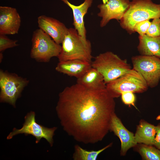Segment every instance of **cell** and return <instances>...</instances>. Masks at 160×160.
Wrapping results in <instances>:
<instances>
[{
    "label": "cell",
    "instance_id": "6da1fadb",
    "mask_svg": "<svg viewBox=\"0 0 160 160\" xmlns=\"http://www.w3.org/2000/svg\"><path fill=\"white\" fill-rule=\"evenodd\" d=\"M114 98L106 87L94 89L76 83L59 94L56 111L64 130L85 144L102 140L115 113Z\"/></svg>",
    "mask_w": 160,
    "mask_h": 160
},
{
    "label": "cell",
    "instance_id": "7a4b0ae2",
    "mask_svg": "<svg viewBox=\"0 0 160 160\" xmlns=\"http://www.w3.org/2000/svg\"><path fill=\"white\" fill-rule=\"evenodd\" d=\"M160 18V4L151 0H132L120 20L121 27L130 34L135 33L133 28L137 23Z\"/></svg>",
    "mask_w": 160,
    "mask_h": 160
},
{
    "label": "cell",
    "instance_id": "3957f363",
    "mask_svg": "<svg viewBox=\"0 0 160 160\" xmlns=\"http://www.w3.org/2000/svg\"><path fill=\"white\" fill-rule=\"evenodd\" d=\"M60 52L57 57L59 61L78 59L91 63V42L85 40L74 28H68L62 43Z\"/></svg>",
    "mask_w": 160,
    "mask_h": 160
},
{
    "label": "cell",
    "instance_id": "277c9868",
    "mask_svg": "<svg viewBox=\"0 0 160 160\" xmlns=\"http://www.w3.org/2000/svg\"><path fill=\"white\" fill-rule=\"evenodd\" d=\"M92 67L102 75L106 84L124 75L131 68L126 59L111 51L100 53L91 62Z\"/></svg>",
    "mask_w": 160,
    "mask_h": 160
},
{
    "label": "cell",
    "instance_id": "5b68a950",
    "mask_svg": "<svg viewBox=\"0 0 160 160\" xmlns=\"http://www.w3.org/2000/svg\"><path fill=\"white\" fill-rule=\"evenodd\" d=\"M31 42L30 57L37 62H48L57 57L61 50V46L40 28L33 32Z\"/></svg>",
    "mask_w": 160,
    "mask_h": 160
},
{
    "label": "cell",
    "instance_id": "8992f818",
    "mask_svg": "<svg viewBox=\"0 0 160 160\" xmlns=\"http://www.w3.org/2000/svg\"><path fill=\"white\" fill-rule=\"evenodd\" d=\"M148 87L142 76L133 68L106 84L107 90L114 98L119 97L124 92L142 93Z\"/></svg>",
    "mask_w": 160,
    "mask_h": 160
},
{
    "label": "cell",
    "instance_id": "52a82bcc",
    "mask_svg": "<svg viewBox=\"0 0 160 160\" xmlns=\"http://www.w3.org/2000/svg\"><path fill=\"white\" fill-rule=\"evenodd\" d=\"M29 80L15 73L0 70V100L15 106L17 99L20 96Z\"/></svg>",
    "mask_w": 160,
    "mask_h": 160
},
{
    "label": "cell",
    "instance_id": "ba28073f",
    "mask_svg": "<svg viewBox=\"0 0 160 160\" xmlns=\"http://www.w3.org/2000/svg\"><path fill=\"white\" fill-rule=\"evenodd\" d=\"M133 68L143 77L148 87L154 88L160 80V58L153 56L139 55L131 58Z\"/></svg>",
    "mask_w": 160,
    "mask_h": 160
},
{
    "label": "cell",
    "instance_id": "9c48e42d",
    "mask_svg": "<svg viewBox=\"0 0 160 160\" xmlns=\"http://www.w3.org/2000/svg\"><path fill=\"white\" fill-rule=\"evenodd\" d=\"M25 120L22 127L20 129L14 128L7 136V139H11L17 134L24 133L25 135H31L34 136L36 139V143L43 138L46 139L51 146L53 145V137L56 127L49 128L38 124L35 120V113L33 111L28 113L25 116Z\"/></svg>",
    "mask_w": 160,
    "mask_h": 160
},
{
    "label": "cell",
    "instance_id": "30bf717a",
    "mask_svg": "<svg viewBox=\"0 0 160 160\" xmlns=\"http://www.w3.org/2000/svg\"><path fill=\"white\" fill-rule=\"evenodd\" d=\"M130 2L129 0H108L106 4L98 5L100 12L97 15L102 17L100 26H105L112 19L120 20L128 9Z\"/></svg>",
    "mask_w": 160,
    "mask_h": 160
},
{
    "label": "cell",
    "instance_id": "8fae6325",
    "mask_svg": "<svg viewBox=\"0 0 160 160\" xmlns=\"http://www.w3.org/2000/svg\"><path fill=\"white\" fill-rule=\"evenodd\" d=\"M21 23L20 17L15 8L0 7V34H17Z\"/></svg>",
    "mask_w": 160,
    "mask_h": 160
},
{
    "label": "cell",
    "instance_id": "7c38bea8",
    "mask_svg": "<svg viewBox=\"0 0 160 160\" xmlns=\"http://www.w3.org/2000/svg\"><path fill=\"white\" fill-rule=\"evenodd\" d=\"M37 22L39 28L48 35L57 44H61L68 28L62 23L45 15L39 16Z\"/></svg>",
    "mask_w": 160,
    "mask_h": 160
},
{
    "label": "cell",
    "instance_id": "4fadbf2b",
    "mask_svg": "<svg viewBox=\"0 0 160 160\" xmlns=\"http://www.w3.org/2000/svg\"><path fill=\"white\" fill-rule=\"evenodd\" d=\"M110 130L113 132L120 140L121 155H125L129 148L137 145L134 134L125 127L115 113L111 118Z\"/></svg>",
    "mask_w": 160,
    "mask_h": 160
},
{
    "label": "cell",
    "instance_id": "5bb4252c",
    "mask_svg": "<svg viewBox=\"0 0 160 160\" xmlns=\"http://www.w3.org/2000/svg\"><path fill=\"white\" fill-rule=\"evenodd\" d=\"M72 10L73 16V25L79 34L84 39L86 38L87 31L85 26L84 17L88 9L92 4L93 0H84L78 6L71 4L68 0H61Z\"/></svg>",
    "mask_w": 160,
    "mask_h": 160
},
{
    "label": "cell",
    "instance_id": "9a60e30c",
    "mask_svg": "<svg viewBox=\"0 0 160 160\" xmlns=\"http://www.w3.org/2000/svg\"><path fill=\"white\" fill-rule=\"evenodd\" d=\"M91 67V63L75 59L59 61L55 67V70L60 73L78 79Z\"/></svg>",
    "mask_w": 160,
    "mask_h": 160
},
{
    "label": "cell",
    "instance_id": "2e32d148",
    "mask_svg": "<svg viewBox=\"0 0 160 160\" xmlns=\"http://www.w3.org/2000/svg\"><path fill=\"white\" fill-rule=\"evenodd\" d=\"M137 50L140 55L153 56L160 58V36L151 37L145 34L139 36Z\"/></svg>",
    "mask_w": 160,
    "mask_h": 160
},
{
    "label": "cell",
    "instance_id": "e0dca14e",
    "mask_svg": "<svg viewBox=\"0 0 160 160\" xmlns=\"http://www.w3.org/2000/svg\"><path fill=\"white\" fill-rule=\"evenodd\" d=\"M156 132V126L141 121L134 135L135 140L137 143L153 145Z\"/></svg>",
    "mask_w": 160,
    "mask_h": 160
},
{
    "label": "cell",
    "instance_id": "ac0fdd59",
    "mask_svg": "<svg viewBox=\"0 0 160 160\" xmlns=\"http://www.w3.org/2000/svg\"><path fill=\"white\" fill-rule=\"evenodd\" d=\"M76 83L85 87L94 89L106 87L102 74L96 69L91 67L81 76L77 79Z\"/></svg>",
    "mask_w": 160,
    "mask_h": 160
},
{
    "label": "cell",
    "instance_id": "d6986e66",
    "mask_svg": "<svg viewBox=\"0 0 160 160\" xmlns=\"http://www.w3.org/2000/svg\"><path fill=\"white\" fill-rule=\"evenodd\" d=\"M111 143L104 148L97 151H88L78 145H75L73 158L74 160H96L98 155L102 152L111 147Z\"/></svg>",
    "mask_w": 160,
    "mask_h": 160
},
{
    "label": "cell",
    "instance_id": "ffe728a7",
    "mask_svg": "<svg viewBox=\"0 0 160 160\" xmlns=\"http://www.w3.org/2000/svg\"><path fill=\"white\" fill-rule=\"evenodd\" d=\"M137 147V151L144 159L160 160V150L155 146L143 144Z\"/></svg>",
    "mask_w": 160,
    "mask_h": 160
},
{
    "label": "cell",
    "instance_id": "44dd1931",
    "mask_svg": "<svg viewBox=\"0 0 160 160\" xmlns=\"http://www.w3.org/2000/svg\"><path fill=\"white\" fill-rule=\"evenodd\" d=\"M146 34L151 37L160 36V18L153 19Z\"/></svg>",
    "mask_w": 160,
    "mask_h": 160
},
{
    "label": "cell",
    "instance_id": "7402d4cb",
    "mask_svg": "<svg viewBox=\"0 0 160 160\" xmlns=\"http://www.w3.org/2000/svg\"><path fill=\"white\" fill-rule=\"evenodd\" d=\"M17 41L11 39L5 35L0 34V52H2L9 48L18 45Z\"/></svg>",
    "mask_w": 160,
    "mask_h": 160
},
{
    "label": "cell",
    "instance_id": "603a6c76",
    "mask_svg": "<svg viewBox=\"0 0 160 160\" xmlns=\"http://www.w3.org/2000/svg\"><path fill=\"white\" fill-rule=\"evenodd\" d=\"M151 22L149 20H147L137 23L133 28L134 32H137L140 36L146 34L151 25Z\"/></svg>",
    "mask_w": 160,
    "mask_h": 160
},
{
    "label": "cell",
    "instance_id": "cb8c5ba5",
    "mask_svg": "<svg viewBox=\"0 0 160 160\" xmlns=\"http://www.w3.org/2000/svg\"><path fill=\"white\" fill-rule=\"evenodd\" d=\"M134 93L131 92H122L121 96L123 102L126 105H132L135 106L136 97Z\"/></svg>",
    "mask_w": 160,
    "mask_h": 160
},
{
    "label": "cell",
    "instance_id": "d4e9b609",
    "mask_svg": "<svg viewBox=\"0 0 160 160\" xmlns=\"http://www.w3.org/2000/svg\"><path fill=\"white\" fill-rule=\"evenodd\" d=\"M156 132L153 146L160 150V123L156 126Z\"/></svg>",
    "mask_w": 160,
    "mask_h": 160
},
{
    "label": "cell",
    "instance_id": "484cf974",
    "mask_svg": "<svg viewBox=\"0 0 160 160\" xmlns=\"http://www.w3.org/2000/svg\"><path fill=\"white\" fill-rule=\"evenodd\" d=\"M3 58V55L2 53V52H1L0 54V62H1L2 59Z\"/></svg>",
    "mask_w": 160,
    "mask_h": 160
},
{
    "label": "cell",
    "instance_id": "4316f807",
    "mask_svg": "<svg viewBox=\"0 0 160 160\" xmlns=\"http://www.w3.org/2000/svg\"><path fill=\"white\" fill-rule=\"evenodd\" d=\"M108 0H102V1L103 4H106L108 1Z\"/></svg>",
    "mask_w": 160,
    "mask_h": 160
}]
</instances>
